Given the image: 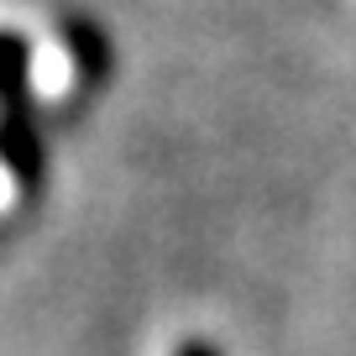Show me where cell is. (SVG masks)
I'll return each mask as SVG.
<instances>
[{
  "instance_id": "1",
  "label": "cell",
  "mask_w": 356,
  "mask_h": 356,
  "mask_svg": "<svg viewBox=\"0 0 356 356\" xmlns=\"http://www.w3.org/2000/svg\"><path fill=\"white\" fill-rule=\"evenodd\" d=\"M0 163H6L11 184L37 189L42 142H37L32 121V53L11 32H0Z\"/></svg>"
},
{
  "instance_id": "2",
  "label": "cell",
  "mask_w": 356,
  "mask_h": 356,
  "mask_svg": "<svg viewBox=\"0 0 356 356\" xmlns=\"http://www.w3.org/2000/svg\"><path fill=\"white\" fill-rule=\"evenodd\" d=\"M173 356H220V351H215L210 341H184V346H178Z\"/></svg>"
}]
</instances>
